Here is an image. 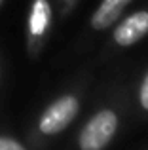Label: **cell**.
Instances as JSON below:
<instances>
[{
	"label": "cell",
	"instance_id": "3",
	"mask_svg": "<svg viewBox=\"0 0 148 150\" xmlns=\"http://www.w3.org/2000/svg\"><path fill=\"white\" fill-rule=\"evenodd\" d=\"M146 33H148V11H137L114 30V42H118L120 46H131L141 40Z\"/></svg>",
	"mask_w": 148,
	"mask_h": 150
},
{
	"label": "cell",
	"instance_id": "8",
	"mask_svg": "<svg viewBox=\"0 0 148 150\" xmlns=\"http://www.w3.org/2000/svg\"><path fill=\"white\" fill-rule=\"evenodd\" d=\"M0 4H2V0H0Z\"/></svg>",
	"mask_w": 148,
	"mask_h": 150
},
{
	"label": "cell",
	"instance_id": "6",
	"mask_svg": "<svg viewBox=\"0 0 148 150\" xmlns=\"http://www.w3.org/2000/svg\"><path fill=\"white\" fill-rule=\"evenodd\" d=\"M0 150H25L19 143L11 139H6V137H0Z\"/></svg>",
	"mask_w": 148,
	"mask_h": 150
},
{
	"label": "cell",
	"instance_id": "1",
	"mask_svg": "<svg viewBox=\"0 0 148 150\" xmlns=\"http://www.w3.org/2000/svg\"><path fill=\"white\" fill-rule=\"evenodd\" d=\"M118 125V118L110 110H103L89 120L80 135V148L82 150H101L108 144Z\"/></svg>",
	"mask_w": 148,
	"mask_h": 150
},
{
	"label": "cell",
	"instance_id": "7",
	"mask_svg": "<svg viewBox=\"0 0 148 150\" xmlns=\"http://www.w3.org/2000/svg\"><path fill=\"white\" fill-rule=\"evenodd\" d=\"M141 103H142V106L148 110V76L144 78L142 88H141Z\"/></svg>",
	"mask_w": 148,
	"mask_h": 150
},
{
	"label": "cell",
	"instance_id": "5",
	"mask_svg": "<svg viewBox=\"0 0 148 150\" xmlns=\"http://www.w3.org/2000/svg\"><path fill=\"white\" fill-rule=\"evenodd\" d=\"M49 23V4L46 0H36L32 6V15H30V33L34 36H40L46 30Z\"/></svg>",
	"mask_w": 148,
	"mask_h": 150
},
{
	"label": "cell",
	"instance_id": "4",
	"mask_svg": "<svg viewBox=\"0 0 148 150\" xmlns=\"http://www.w3.org/2000/svg\"><path fill=\"white\" fill-rule=\"evenodd\" d=\"M131 0H103L99 10L93 13L91 25L95 29H106V27H110L120 17V13L123 11V8Z\"/></svg>",
	"mask_w": 148,
	"mask_h": 150
},
{
	"label": "cell",
	"instance_id": "2",
	"mask_svg": "<svg viewBox=\"0 0 148 150\" xmlns=\"http://www.w3.org/2000/svg\"><path fill=\"white\" fill-rule=\"evenodd\" d=\"M78 112V101L74 97H61L44 112L40 120V131L46 135H53L65 129L72 122Z\"/></svg>",
	"mask_w": 148,
	"mask_h": 150
}]
</instances>
